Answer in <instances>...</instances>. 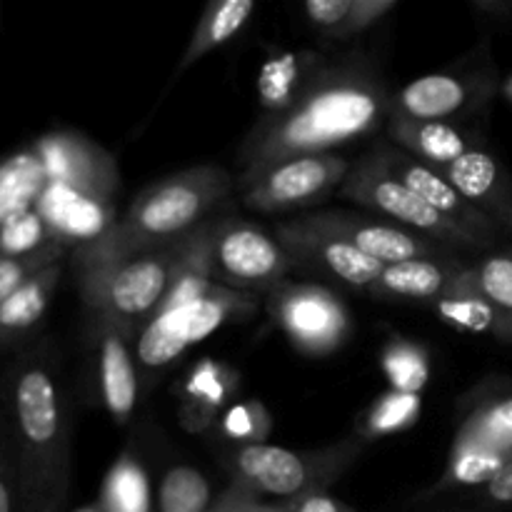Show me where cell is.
I'll list each match as a JSON object with an SVG mask.
<instances>
[{
	"instance_id": "obj_1",
	"label": "cell",
	"mask_w": 512,
	"mask_h": 512,
	"mask_svg": "<svg viewBox=\"0 0 512 512\" xmlns=\"http://www.w3.org/2000/svg\"><path fill=\"white\" fill-rule=\"evenodd\" d=\"M390 95L378 70L358 53L340 55L288 110L263 115L240 148V178L300 155L330 153L388 125Z\"/></svg>"
},
{
	"instance_id": "obj_2",
	"label": "cell",
	"mask_w": 512,
	"mask_h": 512,
	"mask_svg": "<svg viewBox=\"0 0 512 512\" xmlns=\"http://www.w3.org/2000/svg\"><path fill=\"white\" fill-rule=\"evenodd\" d=\"M233 188V175L215 165H200L158 180L135 195L100 243L78 250L70 258L73 263L118 260L170 248L203 225L210 210L228 198Z\"/></svg>"
},
{
	"instance_id": "obj_3",
	"label": "cell",
	"mask_w": 512,
	"mask_h": 512,
	"mask_svg": "<svg viewBox=\"0 0 512 512\" xmlns=\"http://www.w3.org/2000/svg\"><path fill=\"white\" fill-rule=\"evenodd\" d=\"M20 512H58L68 490L63 398L48 365L25 360L10 388Z\"/></svg>"
},
{
	"instance_id": "obj_4",
	"label": "cell",
	"mask_w": 512,
	"mask_h": 512,
	"mask_svg": "<svg viewBox=\"0 0 512 512\" xmlns=\"http://www.w3.org/2000/svg\"><path fill=\"white\" fill-rule=\"evenodd\" d=\"M73 265L80 295L95 320L118 325L133 338L153 320L165 300L173 275V248Z\"/></svg>"
},
{
	"instance_id": "obj_5",
	"label": "cell",
	"mask_w": 512,
	"mask_h": 512,
	"mask_svg": "<svg viewBox=\"0 0 512 512\" xmlns=\"http://www.w3.org/2000/svg\"><path fill=\"white\" fill-rule=\"evenodd\" d=\"M293 265L288 250L250 220H215L210 248L215 285L238 293L270 295L275 288L288 283Z\"/></svg>"
},
{
	"instance_id": "obj_6",
	"label": "cell",
	"mask_w": 512,
	"mask_h": 512,
	"mask_svg": "<svg viewBox=\"0 0 512 512\" xmlns=\"http://www.w3.org/2000/svg\"><path fill=\"white\" fill-rule=\"evenodd\" d=\"M258 310V295L238 293V290L213 285L203 298L183 305V308L160 313L138 333L140 363L148 368H163L178 358L188 345L200 343L223 328L228 320H243Z\"/></svg>"
},
{
	"instance_id": "obj_7",
	"label": "cell",
	"mask_w": 512,
	"mask_h": 512,
	"mask_svg": "<svg viewBox=\"0 0 512 512\" xmlns=\"http://www.w3.org/2000/svg\"><path fill=\"white\" fill-rule=\"evenodd\" d=\"M340 195L353 200V203L388 215L400 228L408 225V228L418 230V233H423L428 240H435L438 245L448 243L458 245V248L483 250V245L468 230H463L453 220H448L438 210L430 208L423 198H418L395 175H390L373 158V153L365 155L355 168H350L348 178H345L343 188H340Z\"/></svg>"
},
{
	"instance_id": "obj_8",
	"label": "cell",
	"mask_w": 512,
	"mask_h": 512,
	"mask_svg": "<svg viewBox=\"0 0 512 512\" xmlns=\"http://www.w3.org/2000/svg\"><path fill=\"white\" fill-rule=\"evenodd\" d=\"M353 165L335 153L300 155L280 160L250 178L235 180V188L243 195V203L260 213L298 208L318 203L335 188H343Z\"/></svg>"
},
{
	"instance_id": "obj_9",
	"label": "cell",
	"mask_w": 512,
	"mask_h": 512,
	"mask_svg": "<svg viewBox=\"0 0 512 512\" xmlns=\"http://www.w3.org/2000/svg\"><path fill=\"white\" fill-rule=\"evenodd\" d=\"M268 313L305 355H330L350 333V315L330 290L283 283L268 295Z\"/></svg>"
},
{
	"instance_id": "obj_10",
	"label": "cell",
	"mask_w": 512,
	"mask_h": 512,
	"mask_svg": "<svg viewBox=\"0 0 512 512\" xmlns=\"http://www.w3.org/2000/svg\"><path fill=\"white\" fill-rule=\"evenodd\" d=\"M512 458V395H498L475 405L473 415L455 435L445 485H488Z\"/></svg>"
},
{
	"instance_id": "obj_11",
	"label": "cell",
	"mask_w": 512,
	"mask_h": 512,
	"mask_svg": "<svg viewBox=\"0 0 512 512\" xmlns=\"http://www.w3.org/2000/svg\"><path fill=\"white\" fill-rule=\"evenodd\" d=\"M338 460H348L338 450L328 458H308L293 450L268 443L240 445L230 463L235 468V483L245 485L253 493L275 495V498H305L318 490L320 480L330 478L338 470Z\"/></svg>"
},
{
	"instance_id": "obj_12",
	"label": "cell",
	"mask_w": 512,
	"mask_h": 512,
	"mask_svg": "<svg viewBox=\"0 0 512 512\" xmlns=\"http://www.w3.org/2000/svg\"><path fill=\"white\" fill-rule=\"evenodd\" d=\"M493 95V73H433L415 78L413 83L390 95V115L423 120V123H445V120L470 113V110H478Z\"/></svg>"
},
{
	"instance_id": "obj_13",
	"label": "cell",
	"mask_w": 512,
	"mask_h": 512,
	"mask_svg": "<svg viewBox=\"0 0 512 512\" xmlns=\"http://www.w3.org/2000/svg\"><path fill=\"white\" fill-rule=\"evenodd\" d=\"M373 158L378 160L390 175H395L405 188H410L418 198H423L430 208H435L440 215H445V218L453 220L455 225L468 230L483 248H493V245L498 243V238L503 235L498 225H495L493 220L485 218L478 208H473V205L450 185V180L445 178L443 173H438V170L430 168V165L420 163V160H415L413 155L395 148V145H380V148L373 150Z\"/></svg>"
},
{
	"instance_id": "obj_14",
	"label": "cell",
	"mask_w": 512,
	"mask_h": 512,
	"mask_svg": "<svg viewBox=\"0 0 512 512\" xmlns=\"http://www.w3.org/2000/svg\"><path fill=\"white\" fill-rule=\"evenodd\" d=\"M35 155L43 163L48 183L68 185L73 190L115 200L118 193V165L113 155L105 153L98 143L73 130L48 133L33 145Z\"/></svg>"
},
{
	"instance_id": "obj_15",
	"label": "cell",
	"mask_w": 512,
	"mask_h": 512,
	"mask_svg": "<svg viewBox=\"0 0 512 512\" xmlns=\"http://www.w3.org/2000/svg\"><path fill=\"white\" fill-rule=\"evenodd\" d=\"M275 240L288 250L295 265L320 270V273L345 285H353V288L368 290L385 270L383 263L363 255L345 240L315 228L305 218L278 225Z\"/></svg>"
},
{
	"instance_id": "obj_16",
	"label": "cell",
	"mask_w": 512,
	"mask_h": 512,
	"mask_svg": "<svg viewBox=\"0 0 512 512\" xmlns=\"http://www.w3.org/2000/svg\"><path fill=\"white\" fill-rule=\"evenodd\" d=\"M35 210L70 255L100 243L118 220L115 200L95 198L60 183H45Z\"/></svg>"
},
{
	"instance_id": "obj_17",
	"label": "cell",
	"mask_w": 512,
	"mask_h": 512,
	"mask_svg": "<svg viewBox=\"0 0 512 512\" xmlns=\"http://www.w3.org/2000/svg\"><path fill=\"white\" fill-rule=\"evenodd\" d=\"M310 225L345 240L353 248L368 258L378 260L383 265L405 263V260L418 258H440L443 248L438 243H430L428 238H420L418 233L400 228V225L378 223L373 218H363L355 213H313L303 215Z\"/></svg>"
},
{
	"instance_id": "obj_18",
	"label": "cell",
	"mask_w": 512,
	"mask_h": 512,
	"mask_svg": "<svg viewBox=\"0 0 512 512\" xmlns=\"http://www.w3.org/2000/svg\"><path fill=\"white\" fill-rule=\"evenodd\" d=\"M443 175L473 208L498 225L500 233L512 235V175L493 153L475 145Z\"/></svg>"
},
{
	"instance_id": "obj_19",
	"label": "cell",
	"mask_w": 512,
	"mask_h": 512,
	"mask_svg": "<svg viewBox=\"0 0 512 512\" xmlns=\"http://www.w3.org/2000/svg\"><path fill=\"white\" fill-rule=\"evenodd\" d=\"M465 268V263L455 260L453 255L440 258H418L405 263L385 265L380 278L370 285L365 293L383 300H413V303H433L438 300L455 275Z\"/></svg>"
},
{
	"instance_id": "obj_20",
	"label": "cell",
	"mask_w": 512,
	"mask_h": 512,
	"mask_svg": "<svg viewBox=\"0 0 512 512\" xmlns=\"http://www.w3.org/2000/svg\"><path fill=\"white\" fill-rule=\"evenodd\" d=\"M95 328H98L100 393L115 423L123 425L133 415L138 400V375L128 350L130 335L105 320H95Z\"/></svg>"
},
{
	"instance_id": "obj_21",
	"label": "cell",
	"mask_w": 512,
	"mask_h": 512,
	"mask_svg": "<svg viewBox=\"0 0 512 512\" xmlns=\"http://www.w3.org/2000/svg\"><path fill=\"white\" fill-rule=\"evenodd\" d=\"M330 55L315 50H298V53H280L270 58L258 75V98L263 105V115L283 113L295 100L308 93L310 85L320 78L328 65Z\"/></svg>"
},
{
	"instance_id": "obj_22",
	"label": "cell",
	"mask_w": 512,
	"mask_h": 512,
	"mask_svg": "<svg viewBox=\"0 0 512 512\" xmlns=\"http://www.w3.org/2000/svg\"><path fill=\"white\" fill-rule=\"evenodd\" d=\"M213 225L215 220H205L203 225L185 235L183 240L173 243V275L165 300L160 303L158 313L183 308L193 300L203 298L213 288V268H210V248H213ZM153 315V318H155Z\"/></svg>"
},
{
	"instance_id": "obj_23",
	"label": "cell",
	"mask_w": 512,
	"mask_h": 512,
	"mask_svg": "<svg viewBox=\"0 0 512 512\" xmlns=\"http://www.w3.org/2000/svg\"><path fill=\"white\" fill-rule=\"evenodd\" d=\"M388 135L395 148L405 150L438 173L478 145L470 135L450 123H423V120L395 118V115L388 118Z\"/></svg>"
},
{
	"instance_id": "obj_24",
	"label": "cell",
	"mask_w": 512,
	"mask_h": 512,
	"mask_svg": "<svg viewBox=\"0 0 512 512\" xmlns=\"http://www.w3.org/2000/svg\"><path fill=\"white\" fill-rule=\"evenodd\" d=\"M60 273H63V263L50 265L0 303V345L23 338L43 320L50 298L58 288Z\"/></svg>"
},
{
	"instance_id": "obj_25",
	"label": "cell",
	"mask_w": 512,
	"mask_h": 512,
	"mask_svg": "<svg viewBox=\"0 0 512 512\" xmlns=\"http://www.w3.org/2000/svg\"><path fill=\"white\" fill-rule=\"evenodd\" d=\"M48 175L33 148L0 158V228L38 205Z\"/></svg>"
},
{
	"instance_id": "obj_26",
	"label": "cell",
	"mask_w": 512,
	"mask_h": 512,
	"mask_svg": "<svg viewBox=\"0 0 512 512\" xmlns=\"http://www.w3.org/2000/svg\"><path fill=\"white\" fill-rule=\"evenodd\" d=\"M430 308L445 320V323L455 325L460 330L480 335H493V338L505 343V328L500 323L498 313L488 305V300L470 285L465 268L455 275L450 288L440 295L438 300L430 303Z\"/></svg>"
},
{
	"instance_id": "obj_27",
	"label": "cell",
	"mask_w": 512,
	"mask_h": 512,
	"mask_svg": "<svg viewBox=\"0 0 512 512\" xmlns=\"http://www.w3.org/2000/svg\"><path fill=\"white\" fill-rule=\"evenodd\" d=\"M253 13V0H220V3L210 5L203 13V18H200L193 38H190L188 50L183 53V63H180L178 75L183 70H188L193 63H198L210 50H215L218 45H225L230 38H235Z\"/></svg>"
},
{
	"instance_id": "obj_28",
	"label": "cell",
	"mask_w": 512,
	"mask_h": 512,
	"mask_svg": "<svg viewBox=\"0 0 512 512\" xmlns=\"http://www.w3.org/2000/svg\"><path fill=\"white\" fill-rule=\"evenodd\" d=\"M470 285L488 300L505 328V343H512V250L485 255L473 265H465Z\"/></svg>"
},
{
	"instance_id": "obj_29",
	"label": "cell",
	"mask_w": 512,
	"mask_h": 512,
	"mask_svg": "<svg viewBox=\"0 0 512 512\" xmlns=\"http://www.w3.org/2000/svg\"><path fill=\"white\" fill-rule=\"evenodd\" d=\"M100 512H150V488L140 463L120 458L113 465L100 493Z\"/></svg>"
},
{
	"instance_id": "obj_30",
	"label": "cell",
	"mask_w": 512,
	"mask_h": 512,
	"mask_svg": "<svg viewBox=\"0 0 512 512\" xmlns=\"http://www.w3.org/2000/svg\"><path fill=\"white\" fill-rule=\"evenodd\" d=\"M380 363H383L390 385L398 393L420 395V390L428 385L430 358L420 343H413L408 338H393L383 348Z\"/></svg>"
},
{
	"instance_id": "obj_31",
	"label": "cell",
	"mask_w": 512,
	"mask_h": 512,
	"mask_svg": "<svg viewBox=\"0 0 512 512\" xmlns=\"http://www.w3.org/2000/svg\"><path fill=\"white\" fill-rule=\"evenodd\" d=\"M210 485L200 470L190 465H175L160 483V512H208Z\"/></svg>"
},
{
	"instance_id": "obj_32",
	"label": "cell",
	"mask_w": 512,
	"mask_h": 512,
	"mask_svg": "<svg viewBox=\"0 0 512 512\" xmlns=\"http://www.w3.org/2000/svg\"><path fill=\"white\" fill-rule=\"evenodd\" d=\"M418 418L420 395L390 390V393L380 395L373 403V408L368 410L360 433H363V438H385V435L400 433V430L415 425Z\"/></svg>"
},
{
	"instance_id": "obj_33",
	"label": "cell",
	"mask_w": 512,
	"mask_h": 512,
	"mask_svg": "<svg viewBox=\"0 0 512 512\" xmlns=\"http://www.w3.org/2000/svg\"><path fill=\"white\" fill-rule=\"evenodd\" d=\"M60 245L48 230L38 210L18 215L0 228V258H28L40 250Z\"/></svg>"
},
{
	"instance_id": "obj_34",
	"label": "cell",
	"mask_w": 512,
	"mask_h": 512,
	"mask_svg": "<svg viewBox=\"0 0 512 512\" xmlns=\"http://www.w3.org/2000/svg\"><path fill=\"white\" fill-rule=\"evenodd\" d=\"M65 253L68 250L63 245H50V248L28 255V258H0V303L8 300L20 285L28 283L40 270L50 268L55 263H63Z\"/></svg>"
},
{
	"instance_id": "obj_35",
	"label": "cell",
	"mask_w": 512,
	"mask_h": 512,
	"mask_svg": "<svg viewBox=\"0 0 512 512\" xmlns=\"http://www.w3.org/2000/svg\"><path fill=\"white\" fill-rule=\"evenodd\" d=\"M223 430L228 438L240 440L243 445L260 443V440H265V435L270 433V418L265 415L263 405L260 403L235 405L228 413V418H225Z\"/></svg>"
},
{
	"instance_id": "obj_36",
	"label": "cell",
	"mask_w": 512,
	"mask_h": 512,
	"mask_svg": "<svg viewBox=\"0 0 512 512\" xmlns=\"http://www.w3.org/2000/svg\"><path fill=\"white\" fill-rule=\"evenodd\" d=\"M398 0H355L353 10H350L348 20L335 30L333 35H328L330 40H348L353 35H360L363 30H368L370 25L378 23L383 15H388L390 10H395Z\"/></svg>"
},
{
	"instance_id": "obj_37",
	"label": "cell",
	"mask_w": 512,
	"mask_h": 512,
	"mask_svg": "<svg viewBox=\"0 0 512 512\" xmlns=\"http://www.w3.org/2000/svg\"><path fill=\"white\" fill-rule=\"evenodd\" d=\"M353 5L355 0H308L303 10L315 28L325 30V35H333L348 20Z\"/></svg>"
},
{
	"instance_id": "obj_38",
	"label": "cell",
	"mask_w": 512,
	"mask_h": 512,
	"mask_svg": "<svg viewBox=\"0 0 512 512\" xmlns=\"http://www.w3.org/2000/svg\"><path fill=\"white\" fill-rule=\"evenodd\" d=\"M18 468L13 463V450L0 438V512H18Z\"/></svg>"
},
{
	"instance_id": "obj_39",
	"label": "cell",
	"mask_w": 512,
	"mask_h": 512,
	"mask_svg": "<svg viewBox=\"0 0 512 512\" xmlns=\"http://www.w3.org/2000/svg\"><path fill=\"white\" fill-rule=\"evenodd\" d=\"M255 505V493L248 490L245 485L235 483L218 503L213 505L208 512H248Z\"/></svg>"
},
{
	"instance_id": "obj_40",
	"label": "cell",
	"mask_w": 512,
	"mask_h": 512,
	"mask_svg": "<svg viewBox=\"0 0 512 512\" xmlns=\"http://www.w3.org/2000/svg\"><path fill=\"white\" fill-rule=\"evenodd\" d=\"M485 493L493 505H512V458L485 485Z\"/></svg>"
},
{
	"instance_id": "obj_41",
	"label": "cell",
	"mask_w": 512,
	"mask_h": 512,
	"mask_svg": "<svg viewBox=\"0 0 512 512\" xmlns=\"http://www.w3.org/2000/svg\"><path fill=\"white\" fill-rule=\"evenodd\" d=\"M293 512H353V510L345 508L343 503L333 500L330 495H325L323 490H315V493L300 498V503L295 505Z\"/></svg>"
},
{
	"instance_id": "obj_42",
	"label": "cell",
	"mask_w": 512,
	"mask_h": 512,
	"mask_svg": "<svg viewBox=\"0 0 512 512\" xmlns=\"http://www.w3.org/2000/svg\"><path fill=\"white\" fill-rule=\"evenodd\" d=\"M248 512H283V510H275V508H268V505H258V503H255Z\"/></svg>"
},
{
	"instance_id": "obj_43",
	"label": "cell",
	"mask_w": 512,
	"mask_h": 512,
	"mask_svg": "<svg viewBox=\"0 0 512 512\" xmlns=\"http://www.w3.org/2000/svg\"><path fill=\"white\" fill-rule=\"evenodd\" d=\"M78 512H100V505L93 503V505H88V508H80Z\"/></svg>"
}]
</instances>
